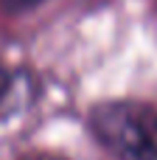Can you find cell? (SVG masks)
I'll return each mask as SVG.
<instances>
[{"label": "cell", "instance_id": "obj_1", "mask_svg": "<svg viewBox=\"0 0 157 160\" xmlns=\"http://www.w3.org/2000/svg\"><path fill=\"white\" fill-rule=\"evenodd\" d=\"M93 135L121 160H157V110L138 101H112L90 112Z\"/></svg>", "mask_w": 157, "mask_h": 160}, {"label": "cell", "instance_id": "obj_2", "mask_svg": "<svg viewBox=\"0 0 157 160\" xmlns=\"http://www.w3.org/2000/svg\"><path fill=\"white\" fill-rule=\"evenodd\" d=\"M42 0H0V6L8 11V14H17V11H28L34 6H39Z\"/></svg>", "mask_w": 157, "mask_h": 160}]
</instances>
